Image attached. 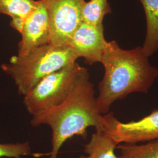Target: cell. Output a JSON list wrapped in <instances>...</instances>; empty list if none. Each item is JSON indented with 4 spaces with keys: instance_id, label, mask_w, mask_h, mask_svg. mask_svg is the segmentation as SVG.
Returning <instances> with one entry per match:
<instances>
[{
    "instance_id": "obj_13",
    "label": "cell",
    "mask_w": 158,
    "mask_h": 158,
    "mask_svg": "<svg viewBox=\"0 0 158 158\" xmlns=\"http://www.w3.org/2000/svg\"><path fill=\"white\" fill-rule=\"evenodd\" d=\"M112 12L108 0H90L85 4L83 21L91 24H102L104 17Z\"/></svg>"
},
{
    "instance_id": "obj_7",
    "label": "cell",
    "mask_w": 158,
    "mask_h": 158,
    "mask_svg": "<svg viewBox=\"0 0 158 158\" xmlns=\"http://www.w3.org/2000/svg\"><path fill=\"white\" fill-rule=\"evenodd\" d=\"M108 42L104 37L103 24L83 21L74 32L69 46L77 58L83 57L85 62L92 65L100 63Z\"/></svg>"
},
{
    "instance_id": "obj_9",
    "label": "cell",
    "mask_w": 158,
    "mask_h": 158,
    "mask_svg": "<svg viewBox=\"0 0 158 158\" xmlns=\"http://www.w3.org/2000/svg\"><path fill=\"white\" fill-rule=\"evenodd\" d=\"M139 1L147 20V33L142 48L149 57L158 51V0Z\"/></svg>"
},
{
    "instance_id": "obj_3",
    "label": "cell",
    "mask_w": 158,
    "mask_h": 158,
    "mask_svg": "<svg viewBox=\"0 0 158 158\" xmlns=\"http://www.w3.org/2000/svg\"><path fill=\"white\" fill-rule=\"evenodd\" d=\"M77 59L69 46L48 44L26 55L12 56L1 68L13 79L19 94L24 96L47 76L73 64Z\"/></svg>"
},
{
    "instance_id": "obj_10",
    "label": "cell",
    "mask_w": 158,
    "mask_h": 158,
    "mask_svg": "<svg viewBox=\"0 0 158 158\" xmlns=\"http://www.w3.org/2000/svg\"><path fill=\"white\" fill-rule=\"evenodd\" d=\"M117 146L102 131L96 130L90 141L84 146V152L87 155H81L78 158H118L115 153Z\"/></svg>"
},
{
    "instance_id": "obj_4",
    "label": "cell",
    "mask_w": 158,
    "mask_h": 158,
    "mask_svg": "<svg viewBox=\"0 0 158 158\" xmlns=\"http://www.w3.org/2000/svg\"><path fill=\"white\" fill-rule=\"evenodd\" d=\"M83 66L78 63L49 74L24 96L23 104L32 117L62 104L70 95Z\"/></svg>"
},
{
    "instance_id": "obj_2",
    "label": "cell",
    "mask_w": 158,
    "mask_h": 158,
    "mask_svg": "<svg viewBox=\"0 0 158 158\" xmlns=\"http://www.w3.org/2000/svg\"><path fill=\"white\" fill-rule=\"evenodd\" d=\"M102 115L97 105L94 85L86 68L82 67L72 91L62 104L40 115L32 117L31 124L46 125L52 130L49 158H57L63 145L74 136L85 138L87 129L101 128Z\"/></svg>"
},
{
    "instance_id": "obj_11",
    "label": "cell",
    "mask_w": 158,
    "mask_h": 158,
    "mask_svg": "<svg viewBox=\"0 0 158 158\" xmlns=\"http://www.w3.org/2000/svg\"><path fill=\"white\" fill-rule=\"evenodd\" d=\"M37 4L35 0H0V14L25 22Z\"/></svg>"
},
{
    "instance_id": "obj_8",
    "label": "cell",
    "mask_w": 158,
    "mask_h": 158,
    "mask_svg": "<svg viewBox=\"0 0 158 158\" xmlns=\"http://www.w3.org/2000/svg\"><path fill=\"white\" fill-rule=\"evenodd\" d=\"M20 34L18 55H26L36 48L49 44V17L42 0L37 1L35 9L25 19Z\"/></svg>"
},
{
    "instance_id": "obj_14",
    "label": "cell",
    "mask_w": 158,
    "mask_h": 158,
    "mask_svg": "<svg viewBox=\"0 0 158 158\" xmlns=\"http://www.w3.org/2000/svg\"><path fill=\"white\" fill-rule=\"evenodd\" d=\"M31 153L28 142L0 143V158H22Z\"/></svg>"
},
{
    "instance_id": "obj_12",
    "label": "cell",
    "mask_w": 158,
    "mask_h": 158,
    "mask_svg": "<svg viewBox=\"0 0 158 158\" xmlns=\"http://www.w3.org/2000/svg\"><path fill=\"white\" fill-rule=\"evenodd\" d=\"M118 158H158V139L143 144H119Z\"/></svg>"
},
{
    "instance_id": "obj_5",
    "label": "cell",
    "mask_w": 158,
    "mask_h": 158,
    "mask_svg": "<svg viewBox=\"0 0 158 158\" xmlns=\"http://www.w3.org/2000/svg\"><path fill=\"white\" fill-rule=\"evenodd\" d=\"M49 21V44L69 46L74 32L83 22L85 0H42Z\"/></svg>"
},
{
    "instance_id": "obj_1",
    "label": "cell",
    "mask_w": 158,
    "mask_h": 158,
    "mask_svg": "<svg viewBox=\"0 0 158 158\" xmlns=\"http://www.w3.org/2000/svg\"><path fill=\"white\" fill-rule=\"evenodd\" d=\"M100 63L104 77L98 85L97 105L102 115L107 114L117 101L134 93L147 94L158 77L142 46L124 49L116 40L109 41Z\"/></svg>"
},
{
    "instance_id": "obj_6",
    "label": "cell",
    "mask_w": 158,
    "mask_h": 158,
    "mask_svg": "<svg viewBox=\"0 0 158 158\" xmlns=\"http://www.w3.org/2000/svg\"><path fill=\"white\" fill-rule=\"evenodd\" d=\"M98 130L111 138L117 145L158 140V110L139 120L127 123L119 121L113 112H108L102 115V127Z\"/></svg>"
}]
</instances>
